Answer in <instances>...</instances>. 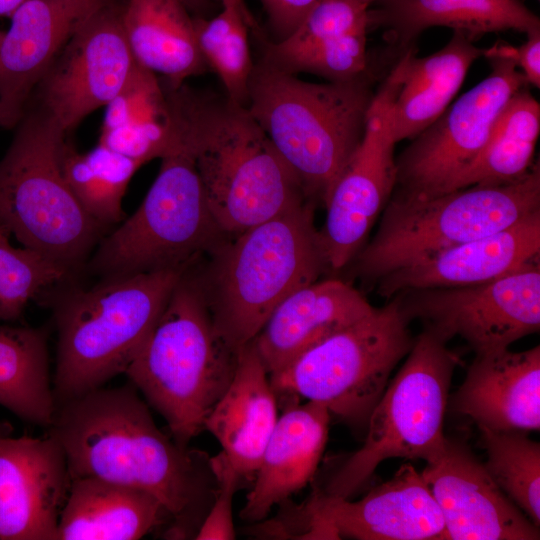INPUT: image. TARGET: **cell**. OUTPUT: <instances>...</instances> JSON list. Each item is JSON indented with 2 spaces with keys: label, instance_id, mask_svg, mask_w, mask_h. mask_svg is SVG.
<instances>
[{
  "label": "cell",
  "instance_id": "cell-12",
  "mask_svg": "<svg viewBox=\"0 0 540 540\" xmlns=\"http://www.w3.org/2000/svg\"><path fill=\"white\" fill-rule=\"evenodd\" d=\"M491 73L458 98L395 158L393 195L429 198L451 191L477 159L509 98L528 85L505 58H488Z\"/></svg>",
  "mask_w": 540,
  "mask_h": 540
},
{
  "label": "cell",
  "instance_id": "cell-27",
  "mask_svg": "<svg viewBox=\"0 0 540 540\" xmlns=\"http://www.w3.org/2000/svg\"><path fill=\"white\" fill-rule=\"evenodd\" d=\"M483 51L459 31L431 55L417 57L414 46L404 50L397 62L399 82L391 107L396 143L413 139L447 109Z\"/></svg>",
  "mask_w": 540,
  "mask_h": 540
},
{
  "label": "cell",
  "instance_id": "cell-17",
  "mask_svg": "<svg viewBox=\"0 0 540 540\" xmlns=\"http://www.w3.org/2000/svg\"><path fill=\"white\" fill-rule=\"evenodd\" d=\"M421 476L444 521V540H538L535 526L463 443L445 439Z\"/></svg>",
  "mask_w": 540,
  "mask_h": 540
},
{
  "label": "cell",
  "instance_id": "cell-38",
  "mask_svg": "<svg viewBox=\"0 0 540 540\" xmlns=\"http://www.w3.org/2000/svg\"><path fill=\"white\" fill-rule=\"evenodd\" d=\"M483 56L488 58H505L516 68H521L528 85L540 87V31L528 34L527 40L518 47L497 42L484 49Z\"/></svg>",
  "mask_w": 540,
  "mask_h": 540
},
{
  "label": "cell",
  "instance_id": "cell-23",
  "mask_svg": "<svg viewBox=\"0 0 540 540\" xmlns=\"http://www.w3.org/2000/svg\"><path fill=\"white\" fill-rule=\"evenodd\" d=\"M452 408L498 431L540 428V346L476 354Z\"/></svg>",
  "mask_w": 540,
  "mask_h": 540
},
{
  "label": "cell",
  "instance_id": "cell-28",
  "mask_svg": "<svg viewBox=\"0 0 540 540\" xmlns=\"http://www.w3.org/2000/svg\"><path fill=\"white\" fill-rule=\"evenodd\" d=\"M168 512L153 495L94 477L71 479L57 540H136L159 527Z\"/></svg>",
  "mask_w": 540,
  "mask_h": 540
},
{
  "label": "cell",
  "instance_id": "cell-41",
  "mask_svg": "<svg viewBox=\"0 0 540 540\" xmlns=\"http://www.w3.org/2000/svg\"><path fill=\"white\" fill-rule=\"evenodd\" d=\"M221 2H222V7L233 8V9H236L238 12H240L247 26L249 27V29H252L255 32L259 31V28L255 22V19L252 16L251 12L249 11L244 0H221Z\"/></svg>",
  "mask_w": 540,
  "mask_h": 540
},
{
  "label": "cell",
  "instance_id": "cell-11",
  "mask_svg": "<svg viewBox=\"0 0 540 540\" xmlns=\"http://www.w3.org/2000/svg\"><path fill=\"white\" fill-rule=\"evenodd\" d=\"M407 355L370 414L363 446L330 476L323 493L349 498L382 461L427 460L443 447L448 392L460 359L424 329Z\"/></svg>",
  "mask_w": 540,
  "mask_h": 540
},
{
  "label": "cell",
  "instance_id": "cell-18",
  "mask_svg": "<svg viewBox=\"0 0 540 540\" xmlns=\"http://www.w3.org/2000/svg\"><path fill=\"white\" fill-rule=\"evenodd\" d=\"M71 477L60 444L45 437H0V539L57 540Z\"/></svg>",
  "mask_w": 540,
  "mask_h": 540
},
{
  "label": "cell",
  "instance_id": "cell-14",
  "mask_svg": "<svg viewBox=\"0 0 540 540\" xmlns=\"http://www.w3.org/2000/svg\"><path fill=\"white\" fill-rule=\"evenodd\" d=\"M398 82L394 66L376 90L363 138L325 204L319 238L328 269L339 270L354 259L393 193L396 141L391 107Z\"/></svg>",
  "mask_w": 540,
  "mask_h": 540
},
{
  "label": "cell",
  "instance_id": "cell-29",
  "mask_svg": "<svg viewBox=\"0 0 540 540\" xmlns=\"http://www.w3.org/2000/svg\"><path fill=\"white\" fill-rule=\"evenodd\" d=\"M122 23L135 61L179 87L209 68L194 18L179 0H123Z\"/></svg>",
  "mask_w": 540,
  "mask_h": 540
},
{
  "label": "cell",
  "instance_id": "cell-40",
  "mask_svg": "<svg viewBox=\"0 0 540 540\" xmlns=\"http://www.w3.org/2000/svg\"><path fill=\"white\" fill-rule=\"evenodd\" d=\"M195 18H210L215 7L211 0H179Z\"/></svg>",
  "mask_w": 540,
  "mask_h": 540
},
{
  "label": "cell",
  "instance_id": "cell-24",
  "mask_svg": "<svg viewBox=\"0 0 540 540\" xmlns=\"http://www.w3.org/2000/svg\"><path fill=\"white\" fill-rule=\"evenodd\" d=\"M330 420L328 408L315 401L289 400L266 443L253 487L240 516L261 521L276 504L304 488L322 457Z\"/></svg>",
  "mask_w": 540,
  "mask_h": 540
},
{
  "label": "cell",
  "instance_id": "cell-20",
  "mask_svg": "<svg viewBox=\"0 0 540 540\" xmlns=\"http://www.w3.org/2000/svg\"><path fill=\"white\" fill-rule=\"evenodd\" d=\"M540 210L494 234L473 239L397 269L378 280L379 295L492 281L539 261Z\"/></svg>",
  "mask_w": 540,
  "mask_h": 540
},
{
  "label": "cell",
  "instance_id": "cell-34",
  "mask_svg": "<svg viewBox=\"0 0 540 540\" xmlns=\"http://www.w3.org/2000/svg\"><path fill=\"white\" fill-rule=\"evenodd\" d=\"M487 451L486 470L510 499L540 525V445L522 431L479 426Z\"/></svg>",
  "mask_w": 540,
  "mask_h": 540
},
{
  "label": "cell",
  "instance_id": "cell-44",
  "mask_svg": "<svg viewBox=\"0 0 540 540\" xmlns=\"http://www.w3.org/2000/svg\"><path fill=\"white\" fill-rule=\"evenodd\" d=\"M10 234L0 227V242L9 240Z\"/></svg>",
  "mask_w": 540,
  "mask_h": 540
},
{
  "label": "cell",
  "instance_id": "cell-3",
  "mask_svg": "<svg viewBox=\"0 0 540 540\" xmlns=\"http://www.w3.org/2000/svg\"><path fill=\"white\" fill-rule=\"evenodd\" d=\"M313 209L307 200L228 236L189 269L232 348L252 341L287 296L328 269Z\"/></svg>",
  "mask_w": 540,
  "mask_h": 540
},
{
  "label": "cell",
  "instance_id": "cell-32",
  "mask_svg": "<svg viewBox=\"0 0 540 540\" xmlns=\"http://www.w3.org/2000/svg\"><path fill=\"white\" fill-rule=\"evenodd\" d=\"M527 86L509 98L483 150L452 190L509 183L529 171L540 133V104Z\"/></svg>",
  "mask_w": 540,
  "mask_h": 540
},
{
  "label": "cell",
  "instance_id": "cell-10",
  "mask_svg": "<svg viewBox=\"0 0 540 540\" xmlns=\"http://www.w3.org/2000/svg\"><path fill=\"white\" fill-rule=\"evenodd\" d=\"M409 323L393 296L269 376L277 399L320 402L330 414L364 427L392 370L413 346Z\"/></svg>",
  "mask_w": 540,
  "mask_h": 540
},
{
  "label": "cell",
  "instance_id": "cell-30",
  "mask_svg": "<svg viewBox=\"0 0 540 540\" xmlns=\"http://www.w3.org/2000/svg\"><path fill=\"white\" fill-rule=\"evenodd\" d=\"M99 143L141 165L175 146L164 84L136 63L119 93L106 105Z\"/></svg>",
  "mask_w": 540,
  "mask_h": 540
},
{
  "label": "cell",
  "instance_id": "cell-43",
  "mask_svg": "<svg viewBox=\"0 0 540 540\" xmlns=\"http://www.w3.org/2000/svg\"><path fill=\"white\" fill-rule=\"evenodd\" d=\"M11 430L12 428L8 423H0V437L10 435Z\"/></svg>",
  "mask_w": 540,
  "mask_h": 540
},
{
  "label": "cell",
  "instance_id": "cell-21",
  "mask_svg": "<svg viewBox=\"0 0 540 540\" xmlns=\"http://www.w3.org/2000/svg\"><path fill=\"white\" fill-rule=\"evenodd\" d=\"M368 9L358 0H317L287 38L263 43L262 60L292 74L312 73L327 81L357 77L369 67Z\"/></svg>",
  "mask_w": 540,
  "mask_h": 540
},
{
  "label": "cell",
  "instance_id": "cell-5",
  "mask_svg": "<svg viewBox=\"0 0 540 540\" xmlns=\"http://www.w3.org/2000/svg\"><path fill=\"white\" fill-rule=\"evenodd\" d=\"M185 272L100 279L91 287L73 279L41 299L51 307L57 331L56 406L125 373Z\"/></svg>",
  "mask_w": 540,
  "mask_h": 540
},
{
  "label": "cell",
  "instance_id": "cell-2",
  "mask_svg": "<svg viewBox=\"0 0 540 540\" xmlns=\"http://www.w3.org/2000/svg\"><path fill=\"white\" fill-rule=\"evenodd\" d=\"M164 86L175 131L225 234L242 233L309 200L246 107L186 84Z\"/></svg>",
  "mask_w": 540,
  "mask_h": 540
},
{
  "label": "cell",
  "instance_id": "cell-22",
  "mask_svg": "<svg viewBox=\"0 0 540 540\" xmlns=\"http://www.w3.org/2000/svg\"><path fill=\"white\" fill-rule=\"evenodd\" d=\"M367 299L339 279L315 281L287 296L253 339L271 376L332 334L373 311Z\"/></svg>",
  "mask_w": 540,
  "mask_h": 540
},
{
  "label": "cell",
  "instance_id": "cell-16",
  "mask_svg": "<svg viewBox=\"0 0 540 540\" xmlns=\"http://www.w3.org/2000/svg\"><path fill=\"white\" fill-rule=\"evenodd\" d=\"M304 509L308 538L444 540L440 508L421 473L410 464L358 501L317 490Z\"/></svg>",
  "mask_w": 540,
  "mask_h": 540
},
{
  "label": "cell",
  "instance_id": "cell-35",
  "mask_svg": "<svg viewBox=\"0 0 540 540\" xmlns=\"http://www.w3.org/2000/svg\"><path fill=\"white\" fill-rule=\"evenodd\" d=\"M193 18L198 46L208 68L219 76L227 98L246 107L254 63L244 18L228 7L210 18Z\"/></svg>",
  "mask_w": 540,
  "mask_h": 540
},
{
  "label": "cell",
  "instance_id": "cell-1",
  "mask_svg": "<svg viewBox=\"0 0 540 540\" xmlns=\"http://www.w3.org/2000/svg\"><path fill=\"white\" fill-rule=\"evenodd\" d=\"M47 434L63 449L71 479L143 490L172 517L170 538L196 535L216 490L210 457L166 436L134 386H103L58 404Z\"/></svg>",
  "mask_w": 540,
  "mask_h": 540
},
{
  "label": "cell",
  "instance_id": "cell-33",
  "mask_svg": "<svg viewBox=\"0 0 540 540\" xmlns=\"http://www.w3.org/2000/svg\"><path fill=\"white\" fill-rule=\"evenodd\" d=\"M60 166L69 189L88 215L110 228L125 219L122 200L141 164L100 143L81 153L66 137Z\"/></svg>",
  "mask_w": 540,
  "mask_h": 540
},
{
  "label": "cell",
  "instance_id": "cell-39",
  "mask_svg": "<svg viewBox=\"0 0 540 540\" xmlns=\"http://www.w3.org/2000/svg\"><path fill=\"white\" fill-rule=\"evenodd\" d=\"M272 33L271 42L287 38L317 0H259Z\"/></svg>",
  "mask_w": 540,
  "mask_h": 540
},
{
  "label": "cell",
  "instance_id": "cell-8",
  "mask_svg": "<svg viewBox=\"0 0 540 540\" xmlns=\"http://www.w3.org/2000/svg\"><path fill=\"white\" fill-rule=\"evenodd\" d=\"M540 210V165L498 185H471L429 198L391 195L378 230L354 257L367 280L455 245L499 232Z\"/></svg>",
  "mask_w": 540,
  "mask_h": 540
},
{
  "label": "cell",
  "instance_id": "cell-37",
  "mask_svg": "<svg viewBox=\"0 0 540 540\" xmlns=\"http://www.w3.org/2000/svg\"><path fill=\"white\" fill-rule=\"evenodd\" d=\"M210 466L215 477L216 490L211 506L194 538L232 540L236 538L232 501L242 479L223 451L210 457Z\"/></svg>",
  "mask_w": 540,
  "mask_h": 540
},
{
  "label": "cell",
  "instance_id": "cell-4",
  "mask_svg": "<svg viewBox=\"0 0 540 540\" xmlns=\"http://www.w3.org/2000/svg\"><path fill=\"white\" fill-rule=\"evenodd\" d=\"M375 75L312 83L260 60L246 108L299 178L307 198L326 204L359 146L376 91Z\"/></svg>",
  "mask_w": 540,
  "mask_h": 540
},
{
  "label": "cell",
  "instance_id": "cell-25",
  "mask_svg": "<svg viewBox=\"0 0 540 540\" xmlns=\"http://www.w3.org/2000/svg\"><path fill=\"white\" fill-rule=\"evenodd\" d=\"M277 404L252 340L240 348L233 378L204 422L241 479L254 480L279 417Z\"/></svg>",
  "mask_w": 540,
  "mask_h": 540
},
{
  "label": "cell",
  "instance_id": "cell-13",
  "mask_svg": "<svg viewBox=\"0 0 540 540\" xmlns=\"http://www.w3.org/2000/svg\"><path fill=\"white\" fill-rule=\"evenodd\" d=\"M411 322L447 343L460 336L476 354L508 347L540 328V263L498 279L463 287L398 293Z\"/></svg>",
  "mask_w": 540,
  "mask_h": 540
},
{
  "label": "cell",
  "instance_id": "cell-45",
  "mask_svg": "<svg viewBox=\"0 0 540 540\" xmlns=\"http://www.w3.org/2000/svg\"><path fill=\"white\" fill-rule=\"evenodd\" d=\"M3 34H4V31L0 30V43H1V40H2V37H3Z\"/></svg>",
  "mask_w": 540,
  "mask_h": 540
},
{
  "label": "cell",
  "instance_id": "cell-36",
  "mask_svg": "<svg viewBox=\"0 0 540 540\" xmlns=\"http://www.w3.org/2000/svg\"><path fill=\"white\" fill-rule=\"evenodd\" d=\"M77 277L64 266L26 248L0 242V320L21 318L30 301Z\"/></svg>",
  "mask_w": 540,
  "mask_h": 540
},
{
  "label": "cell",
  "instance_id": "cell-26",
  "mask_svg": "<svg viewBox=\"0 0 540 540\" xmlns=\"http://www.w3.org/2000/svg\"><path fill=\"white\" fill-rule=\"evenodd\" d=\"M368 9L369 28H383L400 49L414 46L426 29L448 27L473 41L490 32L540 31L539 17L521 0H379Z\"/></svg>",
  "mask_w": 540,
  "mask_h": 540
},
{
  "label": "cell",
  "instance_id": "cell-15",
  "mask_svg": "<svg viewBox=\"0 0 540 540\" xmlns=\"http://www.w3.org/2000/svg\"><path fill=\"white\" fill-rule=\"evenodd\" d=\"M122 9L123 0H116L93 14L51 63L28 102L67 135L90 113L106 107L137 63L123 29Z\"/></svg>",
  "mask_w": 540,
  "mask_h": 540
},
{
  "label": "cell",
  "instance_id": "cell-19",
  "mask_svg": "<svg viewBox=\"0 0 540 540\" xmlns=\"http://www.w3.org/2000/svg\"><path fill=\"white\" fill-rule=\"evenodd\" d=\"M116 0H29L0 43V126H17L41 78L73 34Z\"/></svg>",
  "mask_w": 540,
  "mask_h": 540
},
{
  "label": "cell",
  "instance_id": "cell-7",
  "mask_svg": "<svg viewBox=\"0 0 540 540\" xmlns=\"http://www.w3.org/2000/svg\"><path fill=\"white\" fill-rule=\"evenodd\" d=\"M0 160V227L76 277L110 227L96 221L69 189L60 166L68 135L28 104Z\"/></svg>",
  "mask_w": 540,
  "mask_h": 540
},
{
  "label": "cell",
  "instance_id": "cell-6",
  "mask_svg": "<svg viewBox=\"0 0 540 540\" xmlns=\"http://www.w3.org/2000/svg\"><path fill=\"white\" fill-rule=\"evenodd\" d=\"M238 354L217 331L187 270L124 374L165 419L173 439L188 446L229 386Z\"/></svg>",
  "mask_w": 540,
  "mask_h": 540
},
{
  "label": "cell",
  "instance_id": "cell-9",
  "mask_svg": "<svg viewBox=\"0 0 540 540\" xmlns=\"http://www.w3.org/2000/svg\"><path fill=\"white\" fill-rule=\"evenodd\" d=\"M227 237L209 209L192 154L178 139L138 209L100 240L85 269L100 279L187 271Z\"/></svg>",
  "mask_w": 540,
  "mask_h": 540
},
{
  "label": "cell",
  "instance_id": "cell-31",
  "mask_svg": "<svg viewBox=\"0 0 540 540\" xmlns=\"http://www.w3.org/2000/svg\"><path fill=\"white\" fill-rule=\"evenodd\" d=\"M0 405L48 428L56 412L43 328L0 325Z\"/></svg>",
  "mask_w": 540,
  "mask_h": 540
},
{
  "label": "cell",
  "instance_id": "cell-42",
  "mask_svg": "<svg viewBox=\"0 0 540 540\" xmlns=\"http://www.w3.org/2000/svg\"><path fill=\"white\" fill-rule=\"evenodd\" d=\"M29 0H0V16L11 18Z\"/></svg>",
  "mask_w": 540,
  "mask_h": 540
}]
</instances>
